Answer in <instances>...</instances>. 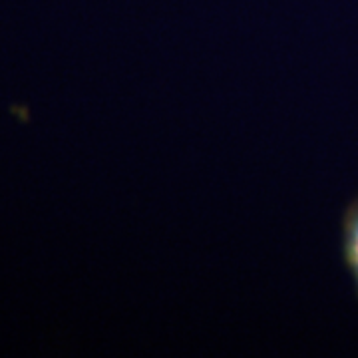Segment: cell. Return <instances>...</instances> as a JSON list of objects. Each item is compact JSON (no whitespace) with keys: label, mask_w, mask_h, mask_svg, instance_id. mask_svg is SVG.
<instances>
[{"label":"cell","mask_w":358,"mask_h":358,"mask_svg":"<svg viewBox=\"0 0 358 358\" xmlns=\"http://www.w3.org/2000/svg\"><path fill=\"white\" fill-rule=\"evenodd\" d=\"M343 257L358 294V199L348 205L343 219Z\"/></svg>","instance_id":"obj_1"}]
</instances>
